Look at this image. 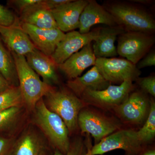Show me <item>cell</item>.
Returning a JSON list of instances; mask_svg holds the SVG:
<instances>
[{
  "mask_svg": "<svg viewBox=\"0 0 155 155\" xmlns=\"http://www.w3.org/2000/svg\"><path fill=\"white\" fill-rule=\"evenodd\" d=\"M15 61L23 103L30 110L55 87L45 83L28 65L25 56L11 52Z\"/></svg>",
  "mask_w": 155,
  "mask_h": 155,
  "instance_id": "6da1fadb",
  "label": "cell"
},
{
  "mask_svg": "<svg viewBox=\"0 0 155 155\" xmlns=\"http://www.w3.org/2000/svg\"><path fill=\"white\" fill-rule=\"evenodd\" d=\"M104 6L114 17L117 25L123 27L125 31L153 34L154 19L145 10L125 3H113Z\"/></svg>",
  "mask_w": 155,
  "mask_h": 155,
  "instance_id": "7a4b0ae2",
  "label": "cell"
},
{
  "mask_svg": "<svg viewBox=\"0 0 155 155\" xmlns=\"http://www.w3.org/2000/svg\"><path fill=\"white\" fill-rule=\"evenodd\" d=\"M35 121L50 141L63 153H66L70 146L69 131L61 117L50 111L46 106L43 98L36 104Z\"/></svg>",
  "mask_w": 155,
  "mask_h": 155,
  "instance_id": "3957f363",
  "label": "cell"
},
{
  "mask_svg": "<svg viewBox=\"0 0 155 155\" xmlns=\"http://www.w3.org/2000/svg\"><path fill=\"white\" fill-rule=\"evenodd\" d=\"M45 97L46 106L60 116L67 125L69 133L77 129L78 118L81 110L87 105L72 91L65 89L51 91Z\"/></svg>",
  "mask_w": 155,
  "mask_h": 155,
  "instance_id": "277c9868",
  "label": "cell"
},
{
  "mask_svg": "<svg viewBox=\"0 0 155 155\" xmlns=\"http://www.w3.org/2000/svg\"><path fill=\"white\" fill-rule=\"evenodd\" d=\"M144 144L139 138L137 130H119L92 147L91 155H102L117 149L123 150L125 155H137L143 151Z\"/></svg>",
  "mask_w": 155,
  "mask_h": 155,
  "instance_id": "5b68a950",
  "label": "cell"
},
{
  "mask_svg": "<svg viewBox=\"0 0 155 155\" xmlns=\"http://www.w3.org/2000/svg\"><path fill=\"white\" fill-rule=\"evenodd\" d=\"M78 125L81 133L91 135L95 144L120 129V124L115 119L95 110L84 108L78 118Z\"/></svg>",
  "mask_w": 155,
  "mask_h": 155,
  "instance_id": "8992f818",
  "label": "cell"
},
{
  "mask_svg": "<svg viewBox=\"0 0 155 155\" xmlns=\"http://www.w3.org/2000/svg\"><path fill=\"white\" fill-rule=\"evenodd\" d=\"M134 88L133 81H125L119 85L110 84L102 90H87L80 99L87 105H91L104 110H114L126 99Z\"/></svg>",
  "mask_w": 155,
  "mask_h": 155,
  "instance_id": "52a82bcc",
  "label": "cell"
},
{
  "mask_svg": "<svg viewBox=\"0 0 155 155\" xmlns=\"http://www.w3.org/2000/svg\"><path fill=\"white\" fill-rule=\"evenodd\" d=\"M118 55L136 65L152 47L153 34L136 31H125L118 36Z\"/></svg>",
  "mask_w": 155,
  "mask_h": 155,
  "instance_id": "ba28073f",
  "label": "cell"
},
{
  "mask_svg": "<svg viewBox=\"0 0 155 155\" xmlns=\"http://www.w3.org/2000/svg\"><path fill=\"white\" fill-rule=\"evenodd\" d=\"M94 66L103 77L110 84H120L127 80L133 81L141 74L136 65L122 58H97Z\"/></svg>",
  "mask_w": 155,
  "mask_h": 155,
  "instance_id": "9c48e42d",
  "label": "cell"
},
{
  "mask_svg": "<svg viewBox=\"0 0 155 155\" xmlns=\"http://www.w3.org/2000/svg\"><path fill=\"white\" fill-rule=\"evenodd\" d=\"M150 100L143 91L131 92L126 99L114 110L121 120L132 125H140L147 119Z\"/></svg>",
  "mask_w": 155,
  "mask_h": 155,
  "instance_id": "30bf717a",
  "label": "cell"
},
{
  "mask_svg": "<svg viewBox=\"0 0 155 155\" xmlns=\"http://www.w3.org/2000/svg\"><path fill=\"white\" fill-rule=\"evenodd\" d=\"M98 32L99 28L86 34L80 33L76 31L67 32L58 44L51 58L58 66L63 64L73 54L80 51L87 45L94 41Z\"/></svg>",
  "mask_w": 155,
  "mask_h": 155,
  "instance_id": "8fae6325",
  "label": "cell"
},
{
  "mask_svg": "<svg viewBox=\"0 0 155 155\" xmlns=\"http://www.w3.org/2000/svg\"><path fill=\"white\" fill-rule=\"evenodd\" d=\"M20 24L35 48L49 57L51 56L65 37V33L58 28L45 29L26 23L20 22Z\"/></svg>",
  "mask_w": 155,
  "mask_h": 155,
  "instance_id": "7c38bea8",
  "label": "cell"
},
{
  "mask_svg": "<svg viewBox=\"0 0 155 155\" xmlns=\"http://www.w3.org/2000/svg\"><path fill=\"white\" fill-rule=\"evenodd\" d=\"M88 2V0H72L51 10L58 28L64 32L78 28L81 14Z\"/></svg>",
  "mask_w": 155,
  "mask_h": 155,
  "instance_id": "4fadbf2b",
  "label": "cell"
},
{
  "mask_svg": "<svg viewBox=\"0 0 155 155\" xmlns=\"http://www.w3.org/2000/svg\"><path fill=\"white\" fill-rule=\"evenodd\" d=\"M0 35L3 43L11 52L25 56L36 48L19 21L8 27L0 26Z\"/></svg>",
  "mask_w": 155,
  "mask_h": 155,
  "instance_id": "5bb4252c",
  "label": "cell"
},
{
  "mask_svg": "<svg viewBox=\"0 0 155 155\" xmlns=\"http://www.w3.org/2000/svg\"><path fill=\"white\" fill-rule=\"evenodd\" d=\"M96 59L90 43L58 65V68L72 80L80 76L88 67L94 66Z\"/></svg>",
  "mask_w": 155,
  "mask_h": 155,
  "instance_id": "9a60e30c",
  "label": "cell"
},
{
  "mask_svg": "<svg viewBox=\"0 0 155 155\" xmlns=\"http://www.w3.org/2000/svg\"><path fill=\"white\" fill-rule=\"evenodd\" d=\"M100 24L108 26L117 25L114 17L104 6L94 0H88L79 18V32L88 33L93 26Z\"/></svg>",
  "mask_w": 155,
  "mask_h": 155,
  "instance_id": "2e32d148",
  "label": "cell"
},
{
  "mask_svg": "<svg viewBox=\"0 0 155 155\" xmlns=\"http://www.w3.org/2000/svg\"><path fill=\"white\" fill-rule=\"evenodd\" d=\"M31 68L41 76L43 81L51 86L59 83L57 73L58 65L51 57L35 48L25 56Z\"/></svg>",
  "mask_w": 155,
  "mask_h": 155,
  "instance_id": "e0dca14e",
  "label": "cell"
},
{
  "mask_svg": "<svg viewBox=\"0 0 155 155\" xmlns=\"http://www.w3.org/2000/svg\"><path fill=\"white\" fill-rule=\"evenodd\" d=\"M125 31L123 27L119 25L99 28L98 34L92 45L96 58H113L117 56L115 41L118 36Z\"/></svg>",
  "mask_w": 155,
  "mask_h": 155,
  "instance_id": "ac0fdd59",
  "label": "cell"
},
{
  "mask_svg": "<svg viewBox=\"0 0 155 155\" xmlns=\"http://www.w3.org/2000/svg\"><path fill=\"white\" fill-rule=\"evenodd\" d=\"M110 84L94 66L82 76L68 81L67 85L70 91L80 98L83 93L87 90H102Z\"/></svg>",
  "mask_w": 155,
  "mask_h": 155,
  "instance_id": "d6986e66",
  "label": "cell"
},
{
  "mask_svg": "<svg viewBox=\"0 0 155 155\" xmlns=\"http://www.w3.org/2000/svg\"><path fill=\"white\" fill-rule=\"evenodd\" d=\"M20 23H26L45 29L58 28L51 12L44 4L43 0L20 14Z\"/></svg>",
  "mask_w": 155,
  "mask_h": 155,
  "instance_id": "ffe728a7",
  "label": "cell"
},
{
  "mask_svg": "<svg viewBox=\"0 0 155 155\" xmlns=\"http://www.w3.org/2000/svg\"><path fill=\"white\" fill-rule=\"evenodd\" d=\"M46 152L41 138L34 131L28 130L14 143L11 155H46Z\"/></svg>",
  "mask_w": 155,
  "mask_h": 155,
  "instance_id": "44dd1931",
  "label": "cell"
},
{
  "mask_svg": "<svg viewBox=\"0 0 155 155\" xmlns=\"http://www.w3.org/2000/svg\"><path fill=\"white\" fill-rule=\"evenodd\" d=\"M0 73L11 86L19 87L17 68L14 57L0 38Z\"/></svg>",
  "mask_w": 155,
  "mask_h": 155,
  "instance_id": "7402d4cb",
  "label": "cell"
},
{
  "mask_svg": "<svg viewBox=\"0 0 155 155\" xmlns=\"http://www.w3.org/2000/svg\"><path fill=\"white\" fill-rule=\"evenodd\" d=\"M139 138L143 144L152 140L155 136V103L153 99L150 101L148 115L143 126L137 130Z\"/></svg>",
  "mask_w": 155,
  "mask_h": 155,
  "instance_id": "603a6c76",
  "label": "cell"
},
{
  "mask_svg": "<svg viewBox=\"0 0 155 155\" xmlns=\"http://www.w3.org/2000/svg\"><path fill=\"white\" fill-rule=\"evenodd\" d=\"M22 103L19 87L11 86L0 94V112L12 107H20Z\"/></svg>",
  "mask_w": 155,
  "mask_h": 155,
  "instance_id": "cb8c5ba5",
  "label": "cell"
},
{
  "mask_svg": "<svg viewBox=\"0 0 155 155\" xmlns=\"http://www.w3.org/2000/svg\"><path fill=\"white\" fill-rule=\"evenodd\" d=\"M20 113V107H12L0 112V131L8 130L14 126Z\"/></svg>",
  "mask_w": 155,
  "mask_h": 155,
  "instance_id": "d4e9b609",
  "label": "cell"
},
{
  "mask_svg": "<svg viewBox=\"0 0 155 155\" xmlns=\"http://www.w3.org/2000/svg\"><path fill=\"white\" fill-rule=\"evenodd\" d=\"M87 145L85 140L81 137H78L70 143L69 150L66 153H63L55 150L53 155H87Z\"/></svg>",
  "mask_w": 155,
  "mask_h": 155,
  "instance_id": "484cf974",
  "label": "cell"
},
{
  "mask_svg": "<svg viewBox=\"0 0 155 155\" xmlns=\"http://www.w3.org/2000/svg\"><path fill=\"white\" fill-rule=\"evenodd\" d=\"M19 21V18L12 11L0 4V26L8 27Z\"/></svg>",
  "mask_w": 155,
  "mask_h": 155,
  "instance_id": "4316f807",
  "label": "cell"
},
{
  "mask_svg": "<svg viewBox=\"0 0 155 155\" xmlns=\"http://www.w3.org/2000/svg\"><path fill=\"white\" fill-rule=\"evenodd\" d=\"M139 85L141 87L143 91L155 96V77L153 75L147 77H139L136 79Z\"/></svg>",
  "mask_w": 155,
  "mask_h": 155,
  "instance_id": "83f0119b",
  "label": "cell"
},
{
  "mask_svg": "<svg viewBox=\"0 0 155 155\" xmlns=\"http://www.w3.org/2000/svg\"><path fill=\"white\" fill-rule=\"evenodd\" d=\"M41 1V0H13L8 1V3L14 7L20 14L27 9L39 3Z\"/></svg>",
  "mask_w": 155,
  "mask_h": 155,
  "instance_id": "f1b7e54d",
  "label": "cell"
},
{
  "mask_svg": "<svg viewBox=\"0 0 155 155\" xmlns=\"http://www.w3.org/2000/svg\"><path fill=\"white\" fill-rule=\"evenodd\" d=\"M14 143L11 139L0 136V155H11Z\"/></svg>",
  "mask_w": 155,
  "mask_h": 155,
  "instance_id": "f546056e",
  "label": "cell"
},
{
  "mask_svg": "<svg viewBox=\"0 0 155 155\" xmlns=\"http://www.w3.org/2000/svg\"><path fill=\"white\" fill-rule=\"evenodd\" d=\"M136 67L139 69L145 67L155 66V53L154 51L149 53L137 63Z\"/></svg>",
  "mask_w": 155,
  "mask_h": 155,
  "instance_id": "4dcf8cb0",
  "label": "cell"
},
{
  "mask_svg": "<svg viewBox=\"0 0 155 155\" xmlns=\"http://www.w3.org/2000/svg\"><path fill=\"white\" fill-rule=\"evenodd\" d=\"M72 0H43V2L45 7L51 11L69 3Z\"/></svg>",
  "mask_w": 155,
  "mask_h": 155,
  "instance_id": "1f68e13d",
  "label": "cell"
},
{
  "mask_svg": "<svg viewBox=\"0 0 155 155\" xmlns=\"http://www.w3.org/2000/svg\"><path fill=\"white\" fill-rule=\"evenodd\" d=\"M8 81L0 73V94L11 87Z\"/></svg>",
  "mask_w": 155,
  "mask_h": 155,
  "instance_id": "d6a6232c",
  "label": "cell"
},
{
  "mask_svg": "<svg viewBox=\"0 0 155 155\" xmlns=\"http://www.w3.org/2000/svg\"><path fill=\"white\" fill-rule=\"evenodd\" d=\"M87 139L85 140L87 147V155H91V149L92 147L91 140V136L89 134H86Z\"/></svg>",
  "mask_w": 155,
  "mask_h": 155,
  "instance_id": "836d02e7",
  "label": "cell"
},
{
  "mask_svg": "<svg viewBox=\"0 0 155 155\" xmlns=\"http://www.w3.org/2000/svg\"><path fill=\"white\" fill-rule=\"evenodd\" d=\"M139 155H155V150L153 149L147 150L141 152L139 154Z\"/></svg>",
  "mask_w": 155,
  "mask_h": 155,
  "instance_id": "e575fe53",
  "label": "cell"
},
{
  "mask_svg": "<svg viewBox=\"0 0 155 155\" xmlns=\"http://www.w3.org/2000/svg\"><path fill=\"white\" fill-rule=\"evenodd\" d=\"M132 2L139 3V4H143V5H148L152 2L150 0H132L130 1Z\"/></svg>",
  "mask_w": 155,
  "mask_h": 155,
  "instance_id": "d590c367",
  "label": "cell"
},
{
  "mask_svg": "<svg viewBox=\"0 0 155 155\" xmlns=\"http://www.w3.org/2000/svg\"></svg>",
  "mask_w": 155,
  "mask_h": 155,
  "instance_id": "8d00e7d4",
  "label": "cell"
}]
</instances>
